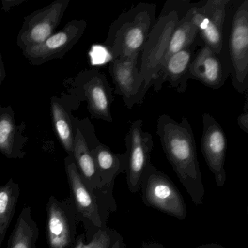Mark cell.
Listing matches in <instances>:
<instances>
[{"instance_id": "cell-26", "label": "cell", "mask_w": 248, "mask_h": 248, "mask_svg": "<svg viewBox=\"0 0 248 248\" xmlns=\"http://www.w3.org/2000/svg\"><path fill=\"white\" fill-rule=\"evenodd\" d=\"M111 248H126V245L124 243V239H123V236H122L120 233H118V234H117L115 241H114Z\"/></svg>"}, {"instance_id": "cell-23", "label": "cell", "mask_w": 248, "mask_h": 248, "mask_svg": "<svg viewBox=\"0 0 248 248\" xmlns=\"http://www.w3.org/2000/svg\"><path fill=\"white\" fill-rule=\"evenodd\" d=\"M52 118L55 130L68 156H73L75 134L70 117L63 106L56 100L51 101Z\"/></svg>"}, {"instance_id": "cell-1", "label": "cell", "mask_w": 248, "mask_h": 248, "mask_svg": "<svg viewBox=\"0 0 248 248\" xmlns=\"http://www.w3.org/2000/svg\"><path fill=\"white\" fill-rule=\"evenodd\" d=\"M156 134L167 159L191 201L196 205H201L205 191L189 122L186 117L178 122L168 114H162L157 120Z\"/></svg>"}, {"instance_id": "cell-11", "label": "cell", "mask_w": 248, "mask_h": 248, "mask_svg": "<svg viewBox=\"0 0 248 248\" xmlns=\"http://www.w3.org/2000/svg\"><path fill=\"white\" fill-rule=\"evenodd\" d=\"M46 210V238L49 248H70L76 239L78 223L70 197L59 200L50 196Z\"/></svg>"}, {"instance_id": "cell-9", "label": "cell", "mask_w": 248, "mask_h": 248, "mask_svg": "<svg viewBox=\"0 0 248 248\" xmlns=\"http://www.w3.org/2000/svg\"><path fill=\"white\" fill-rule=\"evenodd\" d=\"M143 120L132 122L124 139L127 148L126 179L129 190L133 194L140 191L141 177L151 164L154 146L152 134L143 130Z\"/></svg>"}, {"instance_id": "cell-24", "label": "cell", "mask_w": 248, "mask_h": 248, "mask_svg": "<svg viewBox=\"0 0 248 248\" xmlns=\"http://www.w3.org/2000/svg\"><path fill=\"white\" fill-rule=\"evenodd\" d=\"M118 233L107 226L99 229L89 242H86L85 233H82L77 236L70 248H111Z\"/></svg>"}, {"instance_id": "cell-29", "label": "cell", "mask_w": 248, "mask_h": 248, "mask_svg": "<svg viewBox=\"0 0 248 248\" xmlns=\"http://www.w3.org/2000/svg\"><path fill=\"white\" fill-rule=\"evenodd\" d=\"M196 248H226L225 247L222 246L217 243H208L204 244V245H200Z\"/></svg>"}, {"instance_id": "cell-10", "label": "cell", "mask_w": 248, "mask_h": 248, "mask_svg": "<svg viewBox=\"0 0 248 248\" xmlns=\"http://www.w3.org/2000/svg\"><path fill=\"white\" fill-rule=\"evenodd\" d=\"M229 2L230 0H206L192 4L194 19L198 26L200 47L207 46L220 56Z\"/></svg>"}, {"instance_id": "cell-5", "label": "cell", "mask_w": 248, "mask_h": 248, "mask_svg": "<svg viewBox=\"0 0 248 248\" xmlns=\"http://www.w3.org/2000/svg\"><path fill=\"white\" fill-rule=\"evenodd\" d=\"M88 128V137L84 136L88 142L101 181V196L98 207L103 223L107 225L110 214L117 211V206L113 191L117 177L125 172L127 154L126 152L114 153L108 146L98 140L93 127Z\"/></svg>"}, {"instance_id": "cell-18", "label": "cell", "mask_w": 248, "mask_h": 248, "mask_svg": "<svg viewBox=\"0 0 248 248\" xmlns=\"http://www.w3.org/2000/svg\"><path fill=\"white\" fill-rule=\"evenodd\" d=\"M73 158L82 181L95 196L98 205L101 196V181L88 142L79 127H77L75 132Z\"/></svg>"}, {"instance_id": "cell-2", "label": "cell", "mask_w": 248, "mask_h": 248, "mask_svg": "<svg viewBox=\"0 0 248 248\" xmlns=\"http://www.w3.org/2000/svg\"><path fill=\"white\" fill-rule=\"evenodd\" d=\"M221 56L234 89L248 90V0H230L223 31Z\"/></svg>"}, {"instance_id": "cell-14", "label": "cell", "mask_w": 248, "mask_h": 248, "mask_svg": "<svg viewBox=\"0 0 248 248\" xmlns=\"http://www.w3.org/2000/svg\"><path fill=\"white\" fill-rule=\"evenodd\" d=\"M200 142L204 160L214 175L216 185L223 187L226 181L225 159L227 139L223 127L208 113L202 114V132Z\"/></svg>"}, {"instance_id": "cell-8", "label": "cell", "mask_w": 248, "mask_h": 248, "mask_svg": "<svg viewBox=\"0 0 248 248\" xmlns=\"http://www.w3.org/2000/svg\"><path fill=\"white\" fill-rule=\"evenodd\" d=\"M140 57L112 59L108 66L114 93L121 97L128 109L141 104L149 89L140 73Z\"/></svg>"}, {"instance_id": "cell-3", "label": "cell", "mask_w": 248, "mask_h": 248, "mask_svg": "<svg viewBox=\"0 0 248 248\" xmlns=\"http://www.w3.org/2000/svg\"><path fill=\"white\" fill-rule=\"evenodd\" d=\"M156 11L155 4L140 2L113 21L105 41L112 59L140 56L156 21Z\"/></svg>"}, {"instance_id": "cell-28", "label": "cell", "mask_w": 248, "mask_h": 248, "mask_svg": "<svg viewBox=\"0 0 248 248\" xmlns=\"http://www.w3.org/2000/svg\"><path fill=\"white\" fill-rule=\"evenodd\" d=\"M140 248H165L162 244L156 242H145Z\"/></svg>"}, {"instance_id": "cell-20", "label": "cell", "mask_w": 248, "mask_h": 248, "mask_svg": "<svg viewBox=\"0 0 248 248\" xmlns=\"http://www.w3.org/2000/svg\"><path fill=\"white\" fill-rule=\"evenodd\" d=\"M39 228L31 216L30 206L21 210L8 239L7 248H37Z\"/></svg>"}, {"instance_id": "cell-16", "label": "cell", "mask_w": 248, "mask_h": 248, "mask_svg": "<svg viewBox=\"0 0 248 248\" xmlns=\"http://www.w3.org/2000/svg\"><path fill=\"white\" fill-rule=\"evenodd\" d=\"M229 77V69L221 56L207 46L197 49L190 65L189 79L199 81L212 89H219Z\"/></svg>"}, {"instance_id": "cell-4", "label": "cell", "mask_w": 248, "mask_h": 248, "mask_svg": "<svg viewBox=\"0 0 248 248\" xmlns=\"http://www.w3.org/2000/svg\"><path fill=\"white\" fill-rule=\"evenodd\" d=\"M189 0H168L156 18L140 57V70L149 88L162 68L178 21L191 8Z\"/></svg>"}, {"instance_id": "cell-15", "label": "cell", "mask_w": 248, "mask_h": 248, "mask_svg": "<svg viewBox=\"0 0 248 248\" xmlns=\"http://www.w3.org/2000/svg\"><path fill=\"white\" fill-rule=\"evenodd\" d=\"M81 95L88 102V110L94 118L112 123L111 107L113 89L104 74L98 69L85 70L79 77Z\"/></svg>"}, {"instance_id": "cell-22", "label": "cell", "mask_w": 248, "mask_h": 248, "mask_svg": "<svg viewBox=\"0 0 248 248\" xmlns=\"http://www.w3.org/2000/svg\"><path fill=\"white\" fill-rule=\"evenodd\" d=\"M19 196V185L13 178L0 186V248L14 219Z\"/></svg>"}, {"instance_id": "cell-21", "label": "cell", "mask_w": 248, "mask_h": 248, "mask_svg": "<svg viewBox=\"0 0 248 248\" xmlns=\"http://www.w3.org/2000/svg\"><path fill=\"white\" fill-rule=\"evenodd\" d=\"M198 32V26L194 19L191 5L174 30L162 65L172 55L194 44L197 42Z\"/></svg>"}, {"instance_id": "cell-13", "label": "cell", "mask_w": 248, "mask_h": 248, "mask_svg": "<svg viewBox=\"0 0 248 248\" xmlns=\"http://www.w3.org/2000/svg\"><path fill=\"white\" fill-rule=\"evenodd\" d=\"M87 23L84 20H73L63 30L55 33L46 41L24 49V55L33 65H41L53 59H62L82 37Z\"/></svg>"}, {"instance_id": "cell-25", "label": "cell", "mask_w": 248, "mask_h": 248, "mask_svg": "<svg viewBox=\"0 0 248 248\" xmlns=\"http://www.w3.org/2000/svg\"><path fill=\"white\" fill-rule=\"evenodd\" d=\"M237 124L239 128L245 132V133H248V99L246 98L245 107H244V111L238 117Z\"/></svg>"}, {"instance_id": "cell-17", "label": "cell", "mask_w": 248, "mask_h": 248, "mask_svg": "<svg viewBox=\"0 0 248 248\" xmlns=\"http://www.w3.org/2000/svg\"><path fill=\"white\" fill-rule=\"evenodd\" d=\"M199 47L197 40L192 46L172 55L162 65L154 80L152 87L155 91H160L164 83L168 82L177 92L185 93L189 80L190 65Z\"/></svg>"}, {"instance_id": "cell-7", "label": "cell", "mask_w": 248, "mask_h": 248, "mask_svg": "<svg viewBox=\"0 0 248 248\" xmlns=\"http://www.w3.org/2000/svg\"><path fill=\"white\" fill-rule=\"evenodd\" d=\"M64 163L70 191L69 197L75 207L77 219L85 229V240L89 242L99 229L107 226L101 220L96 198L82 181L73 156H66Z\"/></svg>"}, {"instance_id": "cell-12", "label": "cell", "mask_w": 248, "mask_h": 248, "mask_svg": "<svg viewBox=\"0 0 248 248\" xmlns=\"http://www.w3.org/2000/svg\"><path fill=\"white\" fill-rule=\"evenodd\" d=\"M69 2L70 0H57L27 17L18 34L19 47L24 50L37 46L55 34Z\"/></svg>"}, {"instance_id": "cell-27", "label": "cell", "mask_w": 248, "mask_h": 248, "mask_svg": "<svg viewBox=\"0 0 248 248\" xmlns=\"http://www.w3.org/2000/svg\"><path fill=\"white\" fill-rule=\"evenodd\" d=\"M5 77H6V72H5L2 55H1V53H0V86L2 85Z\"/></svg>"}, {"instance_id": "cell-6", "label": "cell", "mask_w": 248, "mask_h": 248, "mask_svg": "<svg viewBox=\"0 0 248 248\" xmlns=\"http://www.w3.org/2000/svg\"><path fill=\"white\" fill-rule=\"evenodd\" d=\"M140 191L148 207L178 220L186 218V204L182 194L169 177L152 163L142 175Z\"/></svg>"}, {"instance_id": "cell-19", "label": "cell", "mask_w": 248, "mask_h": 248, "mask_svg": "<svg viewBox=\"0 0 248 248\" xmlns=\"http://www.w3.org/2000/svg\"><path fill=\"white\" fill-rule=\"evenodd\" d=\"M26 140L16 124L14 111L0 108V152L9 159H22Z\"/></svg>"}]
</instances>
